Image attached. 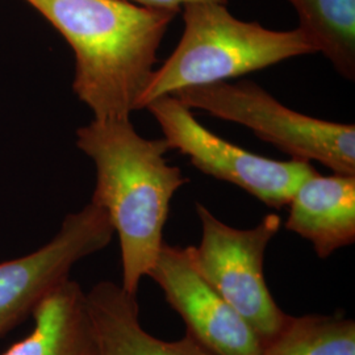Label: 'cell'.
Segmentation results:
<instances>
[{"label": "cell", "instance_id": "obj_1", "mask_svg": "<svg viewBox=\"0 0 355 355\" xmlns=\"http://www.w3.org/2000/svg\"><path fill=\"white\" fill-rule=\"evenodd\" d=\"M54 26L76 57L73 89L95 120L139 111L157 51L178 12L125 0H26Z\"/></svg>", "mask_w": 355, "mask_h": 355}, {"label": "cell", "instance_id": "obj_6", "mask_svg": "<svg viewBox=\"0 0 355 355\" xmlns=\"http://www.w3.org/2000/svg\"><path fill=\"white\" fill-rule=\"evenodd\" d=\"M145 108L155 117L170 149L187 155L204 174L240 187L271 208L288 205L296 189L316 173L311 162L270 159L216 136L173 95Z\"/></svg>", "mask_w": 355, "mask_h": 355}, {"label": "cell", "instance_id": "obj_11", "mask_svg": "<svg viewBox=\"0 0 355 355\" xmlns=\"http://www.w3.org/2000/svg\"><path fill=\"white\" fill-rule=\"evenodd\" d=\"M33 329L1 355H99L86 292L64 280L35 308Z\"/></svg>", "mask_w": 355, "mask_h": 355}, {"label": "cell", "instance_id": "obj_13", "mask_svg": "<svg viewBox=\"0 0 355 355\" xmlns=\"http://www.w3.org/2000/svg\"><path fill=\"white\" fill-rule=\"evenodd\" d=\"M259 355H355V321L341 313L291 316Z\"/></svg>", "mask_w": 355, "mask_h": 355}, {"label": "cell", "instance_id": "obj_14", "mask_svg": "<svg viewBox=\"0 0 355 355\" xmlns=\"http://www.w3.org/2000/svg\"><path fill=\"white\" fill-rule=\"evenodd\" d=\"M133 4L148 7V8H155V10H166V11H174L180 12L182 8L186 4L191 3H221L227 4L228 0H125Z\"/></svg>", "mask_w": 355, "mask_h": 355}, {"label": "cell", "instance_id": "obj_2", "mask_svg": "<svg viewBox=\"0 0 355 355\" xmlns=\"http://www.w3.org/2000/svg\"><path fill=\"white\" fill-rule=\"evenodd\" d=\"M76 145L94 161L96 184L91 202L107 214L119 236L121 287L137 296L164 246L171 200L187 178L165 155V140H146L130 119L94 120L76 132Z\"/></svg>", "mask_w": 355, "mask_h": 355}, {"label": "cell", "instance_id": "obj_3", "mask_svg": "<svg viewBox=\"0 0 355 355\" xmlns=\"http://www.w3.org/2000/svg\"><path fill=\"white\" fill-rule=\"evenodd\" d=\"M183 35L161 69L154 70L139 103L180 89L227 82L293 57L316 53L300 28L272 31L242 21L227 4L191 3L183 8Z\"/></svg>", "mask_w": 355, "mask_h": 355}, {"label": "cell", "instance_id": "obj_5", "mask_svg": "<svg viewBox=\"0 0 355 355\" xmlns=\"http://www.w3.org/2000/svg\"><path fill=\"white\" fill-rule=\"evenodd\" d=\"M196 214L202 224V240L193 246L196 265L265 346L291 318L271 296L263 272L267 246L279 232L280 216L270 214L253 228L237 229L220 221L203 204L196 203Z\"/></svg>", "mask_w": 355, "mask_h": 355}, {"label": "cell", "instance_id": "obj_7", "mask_svg": "<svg viewBox=\"0 0 355 355\" xmlns=\"http://www.w3.org/2000/svg\"><path fill=\"white\" fill-rule=\"evenodd\" d=\"M114 234L107 214L89 202L66 216L46 245L0 262V338L31 318L38 303L70 278L71 268L108 246Z\"/></svg>", "mask_w": 355, "mask_h": 355}, {"label": "cell", "instance_id": "obj_12", "mask_svg": "<svg viewBox=\"0 0 355 355\" xmlns=\"http://www.w3.org/2000/svg\"><path fill=\"white\" fill-rule=\"evenodd\" d=\"M299 26L315 51H321L338 74L355 79V0H288Z\"/></svg>", "mask_w": 355, "mask_h": 355}, {"label": "cell", "instance_id": "obj_9", "mask_svg": "<svg viewBox=\"0 0 355 355\" xmlns=\"http://www.w3.org/2000/svg\"><path fill=\"white\" fill-rule=\"evenodd\" d=\"M286 228L313 245L325 259L355 241V175L306 178L290 200Z\"/></svg>", "mask_w": 355, "mask_h": 355}, {"label": "cell", "instance_id": "obj_4", "mask_svg": "<svg viewBox=\"0 0 355 355\" xmlns=\"http://www.w3.org/2000/svg\"><path fill=\"white\" fill-rule=\"evenodd\" d=\"M191 110L249 128L293 159L318 161L333 173L355 175L354 124H340L284 107L253 82H218L173 94Z\"/></svg>", "mask_w": 355, "mask_h": 355}, {"label": "cell", "instance_id": "obj_8", "mask_svg": "<svg viewBox=\"0 0 355 355\" xmlns=\"http://www.w3.org/2000/svg\"><path fill=\"white\" fill-rule=\"evenodd\" d=\"M187 327V334L212 355H259L263 343L237 311L204 278L193 246L164 243L148 274Z\"/></svg>", "mask_w": 355, "mask_h": 355}, {"label": "cell", "instance_id": "obj_10", "mask_svg": "<svg viewBox=\"0 0 355 355\" xmlns=\"http://www.w3.org/2000/svg\"><path fill=\"white\" fill-rule=\"evenodd\" d=\"M86 296L99 355H212L189 334L165 341L144 329L137 297L120 284L99 282Z\"/></svg>", "mask_w": 355, "mask_h": 355}]
</instances>
